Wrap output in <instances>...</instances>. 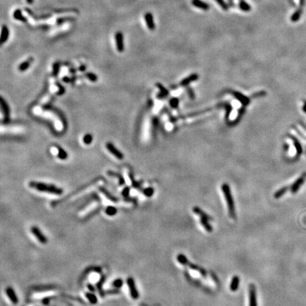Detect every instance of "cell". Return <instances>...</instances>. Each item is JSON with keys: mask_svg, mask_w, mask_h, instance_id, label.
<instances>
[{"mask_svg": "<svg viewBox=\"0 0 306 306\" xmlns=\"http://www.w3.org/2000/svg\"><path fill=\"white\" fill-rule=\"evenodd\" d=\"M100 190H101V191L102 192V193H104V194L105 195V196H107V197L109 199H110L111 201H114V202H116V201H117V199H116V197H114V196H112V195H111L110 193H109V191H107L105 189H104V188H101V189H100Z\"/></svg>", "mask_w": 306, "mask_h": 306, "instance_id": "f1b7e54d", "label": "cell"}, {"mask_svg": "<svg viewBox=\"0 0 306 306\" xmlns=\"http://www.w3.org/2000/svg\"><path fill=\"white\" fill-rule=\"evenodd\" d=\"M208 221V220L206 219V218H201V219H200V223H201V225H203V227L206 229V231L210 233V232L213 231V227H212L211 225L209 223Z\"/></svg>", "mask_w": 306, "mask_h": 306, "instance_id": "44dd1931", "label": "cell"}, {"mask_svg": "<svg viewBox=\"0 0 306 306\" xmlns=\"http://www.w3.org/2000/svg\"><path fill=\"white\" fill-rule=\"evenodd\" d=\"M239 7L242 11L245 12H248L251 10V7L248 3L246 2L244 0H240Z\"/></svg>", "mask_w": 306, "mask_h": 306, "instance_id": "7402d4cb", "label": "cell"}, {"mask_svg": "<svg viewBox=\"0 0 306 306\" xmlns=\"http://www.w3.org/2000/svg\"><path fill=\"white\" fill-rule=\"evenodd\" d=\"M106 147L107 150L110 152L114 157H116L118 159H123V155L120 150H118L114 145H113L111 142H107L106 144Z\"/></svg>", "mask_w": 306, "mask_h": 306, "instance_id": "ba28073f", "label": "cell"}, {"mask_svg": "<svg viewBox=\"0 0 306 306\" xmlns=\"http://www.w3.org/2000/svg\"><path fill=\"white\" fill-rule=\"evenodd\" d=\"M31 231L32 234L36 237V239L38 240V242H40L41 244H47V237H46V236H45V235L43 234L41 230H40L38 227H36V226H33V227H31Z\"/></svg>", "mask_w": 306, "mask_h": 306, "instance_id": "3957f363", "label": "cell"}, {"mask_svg": "<svg viewBox=\"0 0 306 306\" xmlns=\"http://www.w3.org/2000/svg\"><path fill=\"white\" fill-rule=\"evenodd\" d=\"M145 21L146 25H147V28H149V30L150 31H154L155 29V21H154V16L153 14L150 13V12H147L145 14L144 16Z\"/></svg>", "mask_w": 306, "mask_h": 306, "instance_id": "30bf717a", "label": "cell"}, {"mask_svg": "<svg viewBox=\"0 0 306 306\" xmlns=\"http://www.w3.org/2000/svg\"><path fill=\"white\" fill-rule=\"evenodd\" d=\"M292 139H293V142H294V145L296 147V150H297V154H298V155H301V153H302V147H301V145L300 144V142H298V140L297 139H296V138H293V137H291Z\"/></svg>", "mask_w": 306, "mask_h": 306, "instance_id": "83f0119b", "label": "cell"}, {"mask_svg": "<svg viewBox=\"0 0 306 306\" xmlns=\"http://www.w3.org/2000/svg\"><path fill=\"white\" fill-rule=\"evenodd\" d=\"M13 17L15 20L21 21V22L26 24L28 22L27 18L25 16H24L22 14V11L20 9H16L13 13Z\"/></svg>", "mask_w": 306, "mask_h": 306, "instance_id": "5bb4252c", "label": "cell"}, {"mask_svg": "<svg viewBox=\"0 0 306 306\" xmlns=\"http://www.w3.org/2000/svg\"><path fill=\"white\" fill-rule=\"evenodd\" d=\"M301 12H300V11H298V12H296V13H295L293 15V16H292V17H291L292 21H298V18H299V17H300V16H301Z\"/></svg>", "mask_w": 306, "mask_h": 306, "instance_id": "8d00e7d4", "label": "cell"}, {"mask_svg": "<svg viewBox=\"0 0 306 306\" xmlns=\"http://www.w3.org/2000/svg\"><path fill=\"white\" fill-rule=\"evenodd\" d=\"M92 140H93V137L91 134H86L83 138V142L84 144L86 145H90L92 143Z\"/></svg>", "mask_w": 306, "mask_h": 306, "instance_id": "1f68e13d", "label": "cell"}, {"mask_svg": "<svg viewBox=\"0 0 306 306\" xmlns=\"http://www.w3.org/2000/svg\"><path fill=\"white\" fill-rule=\"evenodd\" d=\"M129 191H130V189L128 188V187H126V188H125L123 189V196H128L129 194Z\"/></svg>", "mask_w": 306, "mask_h": 306, "instance_id": "74e56055", "label": "cell"}, {"mask_svg": "<svg viewBox=\"0 0 306 306\" xmlns=\"http://www.w3.org/2000/svg\"><path fill=\"white\" fill-rule=\"evenodd\" d=\"M191 4L196 8L201 9L204 11H207L210 9V6L206 2H204L201 0H192Z\"/></svg>", "mask_w": 306, "mask_h": 306, "instance_id": "9a60e30c", "label": "cell"}, {"mask_svg": "<svg viewBox=\"0 0 306 306\" xmlns=\"http://www.w3.org/2000/svg\"><path fill=\"white\" fill-rule=\"evenodd\" d=\"M33 60H34V59H33L32 57L28 58L26 60L24 61V62H21V64H19V66H18V70H19L20 72L26 71V70L28 69V67H30Z\"/></svg>", "mask_w": 306, "mask_h": 306, "instance_id": "2e32d148", "label": "cell"}, {"mask_svg": "<svg viewBox=\"0 0 306 306\" xmlns=\"http://www.w3.org/2000/svg\"><path fill=\"white\" fill-rule=\"evenodd\" d=\"M1 111H2L4 115V121H5V122H7L9 120V112H10V110H9L8 104H7V102L4 101L2 97L1 98Z\"/></svg>", "mask_w": 306, "mask_h": 306, "instance_id": "4fadbf2b", "label": "cell"}, {"mask_svg": "<svg viewBox=\"0 0 306 306\" xmlns=\"http://www.w3.org/2000/svg\"><path fill=\"white\" fill-rule=\"evenodd\" d=\"M123 284V280L121 279H118L115 280V281H113V284H112V285H113V286L115 287V288H121V286H122Z\"/></svg>", "mask_w": 306, "mask_h": 306, "instance_id": "d6a6232c", "label": "cell"}, {"mask_svg": "<svg viewBox=\"0 0 306 306\" xmlns=\"http://www.w3.org/2000/svg\"><path fill=\"white\" fill-rule=\"evenodd\" d=\"M25 12L31 16L33 19L36 21H41V20H46L52 17L51 14H45L42 15H37L33 11L29 8H25Z\"/></svg>", "mask_w": 306, "mask_h": 306, "instance_id": "8992f818", "label": "cell"}, {"mask_svg": "<svg viewBox=\"0 0 306 306\" xmlns=\"http://www.w3.org/2000/svg\"><path fill=\"white\" fill-rule=\"evenodd\" d=\"M108 173L110 175H113V176H116V177L118 178V181H119L118 182H119L120 185H123V184H125V181H124L123 178V176H121V175L118 174H117V173H115V172H108Z\"/></svg>", "mask_w": 306, "mask_h": 306, "instance_id": "4dcf8cb0", "label": "cell"}, {"mask_svg": "<svg viewBox=\"0 0 306 306\" xmlns=\"http://www.w3.org/2000/svg\"><path fill=\"white\" fill-rule=\"evenodd\" d=\"M240 285V278L239 276H235L233 278L231 281V284H230V290L232 291H236L239 288Z\"/></svg>", "mask_w": 306, "mask_h": 306, "instance_id": "ffe728a7", "label": "cell"}, {"mask_svg": "<svg viewBox=\"0 0 306 306\" xmlns=\"http://www.w3.org/2000/svg\"><path fill=\"white\" fill-rule=\"evenodd\" d=\"M79 70H80L81 71H84V70H86V67H85V66H84V65L81 66L80 68H79Z\"/></svg>", "mask_w": 306, "mask_h": 306, "instance_id": "7bdbcfd3", "label": "cell"}, {"mask_svg": "<svg viewBox=\"0 0 306 306\" xmlns=\"http://www.w3.org/2000/svg\"><path fill=\"white\" fill-rule=\"evenodd\" d=\"M9 37V30L7 25H2L1 26V38H0V45H2L4 43H6Z\"/></svg>", "mask_w": 306, "mask_h": 306, "instance_id": "7c38bea8", "label": "cell"}, {"mask_svg": "<svg viewBox=\"0 0 306 306\" xmlns=\"http://www.w3.org/2000/svg\"><path fill=\"white\" fill-rule=\"evenodd\" d=\"M193 213H195L196 214L198 215V216L201 217V218H206V219L208 220V221H209V220H210V221H212V220H213V218H212L211 217H210V216H208V214H206V213L205 212L203 211V210H201V209L200 208L194 207L193 208Z\"/></svg>", "mask_w": 306, "mask_h": 306, "instance_id": "d6986e66", "label": "cell"}, {"mask_svg": "<svg viewBox=\"0 0 306 306\" xmlns=\"http://www.w3.org/2000/svg\"><path fill=\"white\" fill-rule=\"evenodd\" d=\"M249 293H250V306H257L256 287L254 284H250L249 286Z\"/></svg>", "mask_w": 306, "mask_h": 306, "instance_id": "9c48e42d", "label": "cell"}, {"mask_svg": "<svg viewBox=\"0 0 306 306\" xmlns=\"http://www.w3.org/2000/svg\"><path fill=\"white\" fill-rule=\"evenodd\" d=\"M55 14H65V13H79L78 9L75 8H63L56 9L54 10Z\"/></svg>", "mask_w": 306, "mask_h": 306, "instance_id": "ac0fdd59", "label": "cell"}, {"mask_svg": "<svg viewBox=\"0 0 306 306\" xmlns=\"http://www.w3.org/2000/svg\"><path fill=\"white\" fill-rule=\"evenodd\" d=\"M288 189V187H283V188L280 189L279 191H277L274 193V197L276 198H279L280 197H281L283 195L285 194L286 192L287 191Z\"/></svg>", "mask_w": 306, "mask_h": 306, "instance_id": "cb8c5ba5", "label": "cell"}, {"mask_svg": "<svg viewBox=\"0 0 306 306\" xmlns=\"http://www.w3.org/2000/svg\"><path fill=\"white\" fill-rule=\"evenodd\" d=\"M76 21V18L73 16H64V17H59L57 18L55 21V25L56 26H61L62 24H64L65 22H69V21Z\"/></svg>", "mask_w": 306, "mask_h": 306, "instance_id": "e0dca14e", "label": "cell"}, {"mask_svg": "<svg viewBox=\"0 0 306 306\" xmlns=\"http://www.w3.org/2000/svg\"><path fill=\"white\" fill-rule=\"evenodd\" d=\"M59 70H60V63L58 62H56L54 64H53V75L56 76V75H58Z\"/></svg>", "mask_w": 306, "mask_h": 306, "instance_id": "d590c367", "label": "cell"}, {"mask_svg": "<svg viewBox=\"0 0 306 306\" xmlns=\"http://www.w3.org/2000/svg\"><path fill=\"white\" fill-rule=\"evenodd\" d=\"M58 157L60 159H66L67 157V154L62 148L60 147H58Z\"/></svg>", "mask_w": 306, "mask_h": 306, "instance_id": "484cf974", "label": "cell"}, {"mask_svg": "<svg viewBox=\"0 0 306 306\" xmlns=\"http://www.w3.org/2000/svg\"><path fill=\"white\" fill-rule=\"evenodd\" d=\"M127 284L129 290H130V293L131 297L135 300L138 299V298H139V293H138V290H137L134 279L132 277H129L128 279H127Z\"/></svg>", "mask_w": 306, "mask_h": 306, "instance_id": "277c9868", "label": "cell"}, {"mask_svg": "<svg viewBox=\"0 0 306 306\" xmlns=\"http://www.w3.org/2000/svg\"><path fill=\"white\" fill-rule=\"evenodd\" d=\"M143 193L146 196L150 197L151 196H153V194L154 193V189L153 188H147L145 189Z\"/></svg>", "mask_w": 306, "mask_h": 306, "instance_id": "e575fe53", "label": "cell"}, {"mask_svg": "<svg viewBox=\"0 0 306 306\" xmlns=\"http://www.w3.org/2000/svg\"><path fill=\"white\" fill-rule=\"evenodd\" d=\"M29 187L32 189H36L38 191L45 192V193L57 195V196H60L63 193V189L59 188L54 184H45V183L32 181L29 183Z\"/></svg>", "mask_w": 306, "mask_h": 306, "instance_id": "6da1fadb", "label": "cell"}, {"mask_svg": "<svg viewBox=\"0 0 306 306\" xmlns=\"http://www.w3.org/2000/svg\"><path fill=\"white\" fill-rule=\"evenodd\" d=\"M88 288H89V290H91L92 292H94L95 290L94 288V287L92 286V285H90V284H89V285H88Z\"/></svg>", "mask_w": 306, "mask_h": 306, "instance_id": "ab89813d", "label": "cell"}, {"mask_svg": "<svg viewBox=\"0 0 306 306\" xmlns=\"http://www.w3.org/2000/svg\"><path fill=\"white\" fill-rule=\"evenodd\" d=\"M228 5H229V7H234V2H233V0H228Z\"/></svg>", "mask_w": 306, "mask_h": 306, "instance_id": "f35d334b", "label": "cell"}, {"mask_svg": "<svg viewBox=\"0 0 306 306\" xmlns=\"http://www.w3.org/2000/svg\"><path fill=\"white\" fill-rule=\"evenodd\" d=\"M218 4H219L220 7H221L223 10L227 11L229 9V5L225 2V0H215Z\"/></svg>", "mask_w": 306, "mask_h": 306, "instance_id": "f546056e", "label": "cell"}, {"mask_svg": "<svg viewBox=\"0 0 306 306\" xmlns=\"http://www.w3.org/2000/svg\"><path fill=\"white\" fill-rule=\"evenodd\" d=\"M177 260L180 264H183V265L184 266H187V263H188L189 261L188 259H187V257H186L184 254H179L178 255Z\"/></svg>", "mask_w": 306, "mask_h": 306, "instance_id": "4316f807", "label": "cell"}, {"mask_svg": "<svg viewBox=\"0 0 306 306\" xmlns=\"http://www.w3.org/2000/svg\"><path fill=\"white\" fill-rule=\"evenodd\" d=\"M26 2L28 4H32L33 3V1H34V0H26Z\"/></svg>", "mask_w": 306, "mask_h": 306, "instance_id": "b9f144b4", "label": "cell"}, {"mask_svg": "<svg viewBox=\"0 0 306 306\" xmlns=\"http://www.w3.org/2000/svg\"><path fill=\"white\" fill-rule=\"evenodd\" d=\"M306 179V173H303L299 178L295 181L293 184V185L290 187V191H291L292 193H296L298 191V189L301 188V186L303 184V183L305 182Z\"/></svg>", "mask_w": 306, "mask_h": 306, "instance_id": "52a82bcc", "label": "cell"}, {"mask_svg": "<svg viewBox=\"0 0 306 306\" xmlns=\"http://www.w3.org/2000/svg\"><path fill=\"white\" fill-rule=\"evenodd\" d=\"M115 40H116V45L117 50L119 53H123L124 50V41H123V34L121 31L116 32L115 34Z\"/></svg>", "mask_w": 306, "mask_h": 306, "instance_id": "5b68a950", "label": "cell"}, {"mask_svg": "<svg viewBox=\"0 0 306 306\" xmlns=\"http://www.w3.org/2000/svg\"><path fill=\"white\" fill-rule=\"evenodd\" d=\"M5 291L6 293H7V297L9 298V300H10V301L12 303L14 304V305H16V304L18 303V298L15 291L12 287H7L6 288Z\"/></svg>", "mask_w": 306, "mask_h": 306, "instance_id": "8fae6325", "label": "cell"}, {"mask_svg": "<svg viewBox=\"0 0 306 306\" xmlns=\"http://www.w3.org/2000/svg\"><path fill=\"white\" fill-rule=\"evenodd\" d=\"M85 296L92 304L97 303V298L94 294L92 293H86Z\"/></svg>", "mask_w": 306, "mask_h": 306, "instance_id": "603a6c76", "label": "cell"}, {"mask_svg": "<svg viewBox=\"0 0 306 306\" xmlns=\"http://www.w3.org/2000/svg\"><path fill=\"white\" fill-rule=\"evenodd\" d=\"M303 111L305 112V113H306V101H304V105L303 107Z\"/></svg>", "mask_w": 306, "mask_h": 306, "instance_id": "60d3db41", "label": "cell"}, {"mask_svg": "<svg viewBox=\"0 0 306 306\" xmlns=\"http://www.w3.org/2000/svg\"><path fill=\"white\" fill-rule=\"evenodd\" d=\"M223 191L224 196H225V200L227 201V206H228V211L230 217L232 218H234L235 217V208L234 201H233V196H232L231 192L229 186L227 184H223L222 187Z\"/></svg>", "mask_w": 306, "mask_h": 306, "instance_id": "7a4b0ae2", "label": "cell"}, {"mask_svg": "<svg viewBox=\"0 0 306 306\" xmlns=\"http://www.w3.org/2000/svg\"><path fill=\"white\" fill-rule=\"evenodd\" d=\"M86 76H87V77L88 78L90 81H94V82L97 81V76H96V75H94V73H92V72H88V73H87Z\"/></svg>", "mask_w": 306, "mask_h": 306, "instance_id": "836d02e7", "label": "cell"}, {"mask_svg": "<svg viewBox=\"0 0 306 306\" xmlns=\"http://www.w3.org/2000/svg\"><path fill=\"white\" fill-rule=\"evenodd\" d=\"M105 212H106V213L108 215V216H115V215L117 213V209H116L115 207L109 206L108 208H107V209L105 210Z\"/></svg>", "mask_w": 306, "mask_h": 306, "instance_id": "d4e9b609", "label": "cell"}]
</instances>
